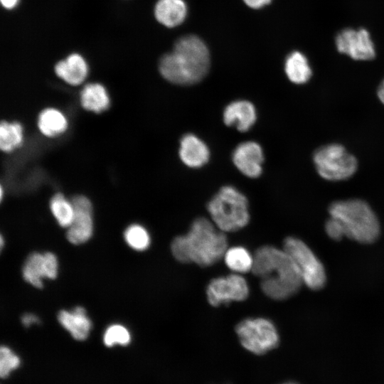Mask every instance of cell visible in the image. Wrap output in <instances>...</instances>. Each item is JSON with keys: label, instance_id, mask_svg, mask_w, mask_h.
<instances>
[{"label": "cell", "instance_id": "obj_24", "mask_svg": "<svg viewBox=\"0 0 384 384\" xmlns=\"http://www.w3.org/2000/svg\"><path fill=\"white\" fill-rule=\"evenodd\" d=\"M223 257L227 267L235 273L252 271L253 256L245 247L238 246L227 249Z\"/></svg>", "mask_w": 384, "mask_h": 384}, {"label": "cell", "instance_id": "obj_19", "mask_svg": "<svg viewBox=\"0 0 384 384\" xmlns=\"http://www.w3.org/2000/svg\"><path fill=\"white\" fill-rule=\"evenodd\" d=\"M186 14V5L183 0H159L154 8L156 20L169 28L182 23Z\"/></svg>", "mask_w": 384, "mask_h": 384}, {"label": "cell", "instance_id": "obj_31", "mask_svg": "<svg viewBox=\"0 0 384 384\" xmlns=\"http://www.w3.org/2000/svg\"><path fill=\"white\" fill-rule=\"evenodd\" d=\"M19 0H1V5L6 9H12L15 8Z\"/></svg>", "mask_w": 384, "mask_h": 384}, {"label": "cell", "instance_id": "obj_28", "mask_svg": "<svg viewBox=\"0 0 384 384\" xmlns=\"http://www.w3.org/2000/svg\"><path fill=\"white\" fill-rule=\"evenodd\" d=\"M325 230L331 239L337 240L345 237L343 230L339 222L331 216L325 224Z\"/></svg>", "mask_w": 384, "mask_h": 384}, {"label": "cell", "instance_id": "obj_18", "mask_svg": "<svg viewBox=\"0 0 384 384\" xmlns=\"http://www.w3.org/2000/svg\"><path fill=\"white\" fill-rule=\"evenodd\" d=\"M82 107L90 112L101 113L110 105V97L105 87L98 82L86 84L80 93Z\"/></svg>", "mask_w": 384, "mask_h": 384}, {"label": "cell", "instance_id": "obj_1", "mask_svg": "<svg viewBox=\"0 0 384 384\" xmlns=\"http://www.w3.org/2000/svg\"><path fill=\"white\" fill-rule=\"evenodd\" d=\"M253 260L252 272L260 279L263 293L272 299H288L304 284L294 260L283 249L262 246L255 251Z\"/></svg>", "mask_w": 384, "mask_h": 384}, {"label": "cell", "instance_id": "obj_2", "mask_svg": "<svg viewBox=\"0 0 384 384\" xmlns=\"http://www.w3.org/2000/svg\"><path fill=\"white\" fill-rule=\"evenodd\" d=\"M225 233L205 218H198L188 232L176 237L171 244L173 256L182 263L210 266L223 257L228 247Z\"/></svg>", "mask_w": 384, "mask_h": 384}, {"label": "cell", "instance_id": "obj_32", "mask_svg": "<svg viewBox=\"0 0 384 384\" xmlns=\"http://www.w3.org/2000/svg\"><path fill=\"white\" fill-rule=\"evenodd\" d=\"M377 96L380 102L384 105V78L378 87Z\"/></svg>", "mask_w": 384, "mask_h": 384}, {"label": "cell", "instance_id": "obj_12", "mask_svg": "<svg viewBox=\"0 0 384 384\" xmlns=\"http://www.w3.org/2000/svg\"><path fill=\"white\" fill-rule=\"evenodd\" d=\"M58 269V260L53 253L33 252L27 257L22 273L28 283L36 288H41L43 286V279H55Z\"/></svg>", "mask_w": 384, "mask_h": 384}, {"label": "cell", "instance_id": "obj_6", "mask_svg": "<svg viewBox=\"0 0 384 384\" xmlns=\"http://www.w3.org/2000/svg\"><path fill=\"white\" fill-rule=\"evenodd\" d=\"M313 162L319 175L331 181L348 179L358 169L356 158L343 145L337 143L316 149L313 154Z\"/></svg>", "mask_w": 384, "mask_h": 384}, {"label": "cell", "instance_id": "obj_11", "mask_svg": "<svg viewBox=\"0 0 384 384\" xmlns=\"http://www.w3.org/2000/svg\"><path fill=\"white\" fill-rule=\"evenodd\" d=\"M71 201L75 216L66 237L70 243L80 245L90 240L93 233L92 206L89 198L82 195L75 196Z\"/></svg>", "mask_w": 384, "mask_h": 384}, {"label": "cell", "instance_id": "obj_17", "mask_svg": "<svg viewBox=\"0 0 384 384\" xmlns=\"http://www.w3.org/2000/svg\"><path fill=\"white\" fill-rule=\"evenodd\" d=\"M58 320L75 339L79 341L85 340L92 328V322L82 306H77L72 311H60Z\"/></svg>", "mask_w": 384, "mask_h": 384}, {"label": "cell", "instance_id": "obj_9", "mask_svg": "<svg viewBox=\"0 0 384 384\" xmlns=\"http://www.w3.org/2000/svg\"><path fill=\"white\" fill-rule=\"evenodd\" d=\"M335 45L338 53L355 60H371L376 55L370 34L364 28L342 29L336 36Z\"/></svg>", "mask_w": 384, "mask_h": 384}, {"label": "cell", "instance_id": "obj_29", "mask_svg": "<svg viewBox=\"0 0 384 384\" xmlns=\"http://www.w3.org/2000/svg\"><path fill=\"white\" fill-rule=\"evenodd\" d=\"M21 322L26 327H28L32 324H39V318L33 314L28 313L23 315Z\"/></svg>", "mask_w": 384, "mask_h": 384}, {"label": "cell", "instance_id": "obj_22", "mask_svg": "<svg viewBox=\"0 0 384 384\" xmlns=\"http://www.w3.org/2000/svg\"><path fill=\"white\" fill-rule=\"evenodd\" d=\"M23 142V126L18 122L2 121L0 124V148L11 152L20 147Z\"/></svg>", "mask_w": 384, "mask_h": 384}, {"label": "cell", "instance_id": "obj_7", "mask_svg": "<svg viewBox=\"0 0 384 384\" xmlns=\"http://www.w3.org/2000/svg\"><path fill=\"white\" fill-rule=\"evenodd\" d=\"M241 345L247 351L262 355L276 348L279 334L273 323L264 318H249L235 326Z\"/></svg>", "mask_w": 384, "mask_h": 384}, {"label": "cell", "instance_id": "obj_34", "mask_svg": "<svg viewBox=\"0 0 384 384\" xmlns=\"http://www.w3.org/2000/svg\"><path fill=\"white\" fill-rule=\"evenodd\" d=\"M283 384H297V383H283Z\"/></svg>", "mask_w": 384, "mask_h": 384}, {"label": "cell", "instance_id": "obj_23", "mask_svg": "<svg viewBox=\"0 0 384 384\" xmlns=\"http://www.w3.org/2000/svg\"><path fill=\"white\" fill-rule=\"evenodd\" d=\"M49 206L59 225L68 228L75 216V208L72 201H68L63 194L57 193L51 198Z\"/></svg>", "mask_w": 384, "mask_h": 384}, {"label": "cell", "instance_id": "obj_21", "mask_svg": "<svg viewBox=\"0 0 384 384\" xmlns=\"http://www.w3.org/2000/svg\"><path fill=\"white\" fill-rule=\"evenodd\" d=\"M284 70L288 79L297 85L307 82L312 75V70L307 58L297 50L292 52L287 57Z\"/></svg>", "mask_w": 384, "mask_h": 384}, {"label": "cell", "instance_id": "obj_15", "mask_svg": "<svg viewBox=\"0 0 384 384\" xmlns=\"http://www.w3.org/2000/svg\"><path fill=\"white\" fill-rule=\"evenodd\" d=\"M257 119L254 105L246 100L234 101L223 112V121L227 126H233L240 132H246Z\"/></svg>", "mask_w": 384, "mask_h": 384}, {"label": "cell", "instance_id": "obj_30", "mask_svg": "<svg viewBox=\"0 0 384 384\" xmlns=\"http://www.w3.org/2000/svg\"><path fill=\"white\" fill-rule=\"evenodd\" d=\"M244 2L250 8L260 9L269 4L272 0H243Z\"/></svg>", "mask_w": 384, "mask_h": 384}, {"label": "cell", "instance_id": "obj_4", "mask_svg": "<svg viewBox=\"0 0 384 384\" xmlns=\"http://www.w3.org/2000/svg\"><path fill=\"white\" fill-rule=\"evenodd\" d=\"M341 224L345 237L361 243L374 242L380 234L378 220L370 206L361 199L337 201L329 208Z\"/></svg>", "mask_w": 384, "mask_h": 384}, {"label": "cell", "instance_id": "obj_3", "mask_svg": "<svg viewBox=\"0 0 384 384\" xmlns=\"http://www.w3.org/2000/svg\"><path fill=\"white\" fill-rule=\"evenodd\" d=\"M210 55L204 42L194 35L185 36L175 43L172 52L159 61V72L168 81L181 85L198 82L207 74Z\"/></svg>", "mask_w": 384, "mask_h": 384}, {"label": "cell", "instance_id": "obj_16", "mask_svg": "<svg viewBox=\"0 0 384 384\" xmlns=\"http://www.w3.org/2000/svg\"><path fill=\"white\" fill-rule=\"evenodd\" d=\"M179 156L188 166L198 168L209 159L210 151L206 144L196 135H184L180 142Z\"/></svg>", "mask_w": 384, "mask_h": 384}, {"label": "cell", "instance_id": "obj_5", "mask_svg": "<svg viewBox=\"0 0 384 384\" xmlns=\"http://www.w3.org/2000/svg\"><path fill=\"white\" fill-rule=\"evenodd\" d=\"M215 225L224 233L244 228L250 220L246 197L235 188L222 187L207 204Z\"/></svg>", "mask_w": 384, "mask_h": 384}, {"label": "cell", "instance_id": "obj_10", "mask_svg": "<svg viewBox=\"0 0 384 384\" xmlns=\"http://www.w3.org/2000/svg\"><path fill=\"white\" fill-rule=\"evenodd\" d=\"M207 299L213 306L245 300L249 295L246 279L238 273L212 279L206 288Z\"/></svg>", "mask_w": 384, "mask_h": 384}, {"label": "cell", "instance_id": "obj_33", "mask_svg": "<svg viewBox=\"0 0 384 384\" xmlns=\"http://www.w3.org/2000/svg\"><path fill=\"white\" fill-rule=\"evenodd\" d=\"M0 240H1V247H2L4 245V238L2 236H1Z\"/></svg>", "mask_w": 384, "mask_h": 384}, {"label": "cell", "instance_id": "obj_25", "mask_svg": "<svg viewBox=\"0 0 384 384\" xmlns=\"http://www.w3.org/2000/svg\"><path fill=\"white\" fill-rule=\"evenodd\" d=\"M127 244L133 250L143 251L150 244V237L147 230L140 225L133 224L127 227L124 233Z\"/></svg>", "mask_w": 384, "mask_h": 384}, {"label": "cell", "instance_id": "obj_8", "mask_svg": "<svg viewBox=\"0 0 384 384\" xmlns=\"http://www.w3.org/2000/svg\"><path fill=\"white\" fill-rule=\"evenodd\" d=\"M283 250L294 260L304 284L313 290L324 286L326 279L324 267L307 245L297 238L288 237L284 240Z\"/></svg>", "mask_w": 384, "mask_h": 384}, {"label": "cell", "instance_id": "obj_27", "mask_svg": "<svg viewBox=\"0 0 384 384\" xmlns=\"http://www.w3.org/2000/svg\"><path fill=\"white\" fill-rule=\"evenodd\" d=\"M19 358L7 346H1L0 349V375L6 378L11 370L18 367Z\"/></svg>", "mask_w": 384, "mask_h": 384}, {"label": "cell", "instance_id": "obj_20", "mask_svg": "<svg viewBox=\"0 0 384 384\" xmlns=\"http://www.w3.org/2000/svg\"><path fill=\"white\" fill-rule=\"evenodd\" d=\"M37 125L39 131L46 137H55L63 134L68 127L65 115L59 110L48 107L38 114Z\"/></svg>", "mask_w": 384, "mask_h": 384}, {"label": "cell", "instance_id": "obj_26", "mask_svg": "<svg viewBox=\"0 0 384 384\" xmlns=\"http://www.w3.org/2000/svg\"><path fill=\"white\" fill-rule=\"evenodd\" d=\"M130 340L131 336L129 331L120 324L110 326L106 329L103 337L104 343L108 347L116 344L125 346L130 342Z\"/></svg>", "mask_w": 384, "mask_h": 384}, {"label": "cell", "instance_id": "obj_14", "mask_svg": "<svg viewBox=\"0 0 384 384\" xmlns=\"http://www.w3.org/2000/svg\"><path fill=\"white\" fill-rule=\"evenodd\" d=\"M88 70L85 58L76 53H71L65 59L58 61L54 67L56 75L72 86L81 85L88 75Z\"/></svg>", "mask_w": 384, "mask_h": 384}, {"label": "cell", "instance_id": "obj_13", "mask_svg": "<svg viewBox=\"0 0 384 384\" xmlns=\"http://www.w3.org/2000/svg\"><path fill=\"white\" fill-rule=\"evenodd\" d=\"M263 160L262 149L255 142L240 144L233 154V161L236 167L250 178L258 177L262 174Z\"/></svg>", "mask_w": 384, "mask_h": 384}]
</instances>
